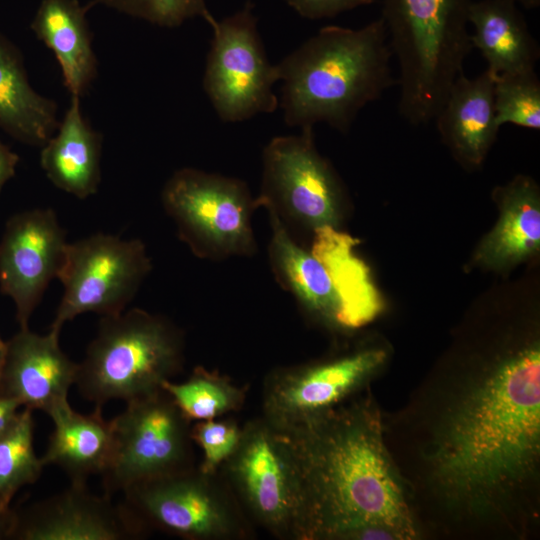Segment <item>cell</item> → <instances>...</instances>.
<instances>
[{
	"instance_id": "29",
	"label": "cell",
	"mask_w": 540,
	"mask_h": 540,
	"mask_svg": "<svg viewBox=\"0 0 540 540\" xmlns=\"http://www.w3.org/2000/svg\"><path fill=\"white\" fill-rule=\"evenodd\" d=\"M93 4L166 28L178 27L196 17L203 18L210 26L216 21L205 0H94L88 5Z\"/></svg>"
},
{
	"instance_id": "5",
	"label": "cell",
	"mask_w": 540,
	"mask_h": 540,
	"mask_svg": "<svg viewBox=\"0 0 540 540\" xmlns=\"http://www.w3.org/2000/svg\"><path fill=\"white\" fill-rule=\"evenodd\" d=\"M184 335L164 316L140 308L100 319L78 363L75 385L87 401L125 403L154 392L183 368Z\"/></svg>"
},
{
	"instance_id": "28",
	"label": "cell",
	"mask_w": 540,
	"mask_h": 540,
	"mask_svg": "<svg viewBox=\"0 0 540 540\" xmlns=\"http://www.w3.org/2000/svg\"><path fill=\"white\" fill-rule=\"evenodd\" d=\"M493 102L499 127L540 129V80L535 70L497 75Z\"/></svg>"
},
{
	"instance_id": "24",
	"label": "cell",
	"mask_w": 540,
	"mask_h": 540,
	"mask_svg": "<svg viewBox=\"0 0 540 540\" xmlns=\"http://www.w3.org/2000/svg\"><path fill=\"white\" fill-rule=\"evenodd\" d=\"M501 216L496 227L482 241L475 261L489 268H505L521 262L539 250L540 201L536 183L518 176L497 190Z\"/></svg>"
},
{
	"instance_id": "22",
	"label": "cell",
	"mask_w": 540,
	"mask_h": 540,
	"mask_svg": "<svg viewBox=\"0 0 540 540\" xmlns=\"http://www.w3.org/2000/svg\"><path fill=\"white\" fill-rule=\"evenodd\" d=\"M468 22L472 48L477 49L495 76L535 70L540 47L525 17L512 0L471 2Z\"/></svg>"
},
{
	"instance_id": "21",
	"label": "cell",
	"mask_w": 540,
	"mask_h": 540,
	"mask_svg": "<svg viewBox=\"0 0 540 540\" xmlns=\"http://www.w3.org/2000/svg\"><path fill=\"white\" fill-rule=\"evenodd\" d=\"M101 409L81 414L68 400L56 404L47 413L54 428L41 457L44 466L59 467L70 482L86 483L91 475H101L113 451L111 422L102 417Z\"/></svg>"
},
{
	"instance_id": "23",
	"label": "cell",
	"mask_w": 540,
	"mask_h": 540,
	"mask_svg": "<svg viewBox=\"0 0 540 540\" xmlns=\"http://www.w3.org/2000/svg\"><path fill=\"white\" fill-rule=\"evenodd\" d=\"M268 216L272 229L268 258L277 283L294 297L305 314L340 328V304L325 267L291 237L274 215Z\"/></svg>"
},
{
	"instance_id": "11",
	"label": "cell",
	"mask_w": 540,
	"mask_h": 540,
	"mask_svg": "<svg viewBox=\"0 0 540 540\" xmlns=\"http://www.w3.org/2000/svg\"><path fill=\"white\" fill-rule=\"evenodd\" d=\"M151 259L139 239L97 233L67 243L57 278L64 293L50 331L83 313L120 314L151 271Z\"/></svg>"
},
{
	"instance_id": "15",
	"label": "cell",
	"mask_w": 540,
	"mask_h": 540,
	"mask_svg": "<svg viewBox=\"0 0 540 540\" xmlns=\"http://www.w3.org/2000/svg\"><path fill=\"white\" fill-rule=\"evenodd\" d=\"M112 496L89 491L86 483L70 482L58 494L40 500L17 519L11 539L16 540H131L148 532Z\"/></svg>"
},
{
	"instance_id": "6",
	"label": "cell",
	"mask_w": 540,
	"mask_h": 540,
	"mask_svg": "<svg viewBox=\"0 0 540 540\" xmlns=\"http://www.w3.org/2000/svg\"><path fill=\"white\" fill-rule=\"evenodd\" d=\"M161 200L179 239L196 257L220 261L256 254L257 205L243 180L185 167L166 181Z\"/></svg>"
},
{
	"instance_id": "35",
	"label": "cell",
	"mask_w": 540,
	"mask_h": 540,
	"mask_svg": "<svg viewBox=\"0 0 540 540\" xmlns=\"http://www.w3.org/2000/svg\"><path fill=\"white\" fill-rule=\"evenodd\" d=\"M517 5L520 4L526 9H534L540 5V0H512Z\"/></svg>"
},
{
	"instance_id": "32",
	"label": "cell",
	"mask_w": 540,
	"mask_h": 540,
	"mask_svg": "<svg viewBox=\"0 0 540 540\" xmlns=\"http://www.w3.org/2000/svg\"><path fill=\"white\" fill-rule=\"evenodd\" d=\"M18 161V155L0 142V190L14 176Z\"/></svg>"
},
{
	"instance_id": "7",
	"label": "cell",
	"mask_w": 540,
	"mask_h": 540,
	"mask_svg": "<svg viewBox=\"0 0 540 540\" xmlns=\"http://www.w3.org/2000/svg\"><path fill=\"white\" fill-rule=\"evenodd\" d=\"M123 505L149 532L156 529L186 540H245L253 523L218 473L194 467L130 486Z\"/></svg>"
},
{
	"instance_id": "2",
	"label": "cell",
	"mask_w": 540,
	"mask_h": 540,
	"mask_svg": "<svg viewBox=\"0 0 540 540\" xmlns=\"http://www.w3.org/2000/svg\"><path fill=\"white\" fill-rule=\"evenodd\" d=\"M429 456L444 497L498 507L534 474L540 455V349L526 345L468 382L438 423Z\"/></svg>"
},
{
	"instance_id": "10",
	"label": "cell",
	"mask_w": 540,
	"mask_h": 540,
	"mask_svg": "<svg viewBox=\"0 0 540 540\" xmlns=\"http://www.w3.org/2000/svg\"><path fill=\"white\" fill-rule=\"evenodd\" d=\"M219 474L252 523L276 538L298 540V475L282 431L263 417L245 423L236 450Z\"/></svg>"
},
{
	"instance_id": "9",
	"label": "cell",
	"mask_w": 540,
	"mask_h": 540,
	"mask_svg": "<svg viewBox=\"0 0 540 540\" xmlns=\"http://www.w3.org/2000/svg\"><path fill=\"white\" fill-rule=\"evenodd\" d=\"M110 422L113 451L101 474L105 494L195 467L192 422L162 388L126 402Z\"/></svg>"
},
{
	"instance_id": "31",
	"label": "cell",
	"mask_w": 540,
	"mask_h": 540,
	"mask_svg": "<svg viewBox=\"0 0 540 540\" xmlns=\"http://www.w3.org/2000/svg\"><path fill=\"white\" fill-rule=\"evenodd\" d=\"M301 17L309 20L331 18L361 6L371 5L374 0H284Z\"/></svg>"
},
{
	"instance_id": "12",
	"label": "cell",
	"mask_w": 540,
	"mask_h": 540,
	"mask_svg": "<svg viewBox=\"0 0 540 540\" xmlns=\"http://www.w3.org/2000/svg\"><path fill=\"white\" fill-rule=\"evenodd\" d=\"M254 5L212 25L203 87L214 110L224 122H240L260 113H272L278 105L273 85L276 65L270 64L257 29Z\"/></svg>"
},
{
	"instance_id": "1",
	"label": "cell",
	"mask_w": 540,
	"mask_h": 540,
	"mask_svg": "<svg viewBox=\"0 0 540 540\" xmlns=\"http://www.w3.org/2000/svg\"><path fill=\"white\" fill-rule=\"evenodd\" d=\"M280 431L298 475V540L416 538L407 495L371 400L351 398Z\"/></svg>"
},
{
	"instance_id": "18",
	"label": "cell",
	"mask_w": 540,
	"mask_h": 540,
	"mask_svg": "<svg viewBox=\"0 0 540 540\" xmlns=\"http://www.w3.org/2000/svg\"><path fill=\"white\" fill-rule=\"evenodd\" d=\"M41 147V167L57 188L80 199L97 192L102 137L84 118L80 97L71 96L56 132Z\"/></svg>"
},
{
	"instance_id": "27",
	"label": "cell",
	"mask_w": 540,
	"mask_h": 540,
	"mask_svg": "<svg viewBox=\"0 0 540 540\" xmlns=\"http://www.w3.org/2000/svg\"><path fill=\"white\" fill-rule=\"evenodd\" d=\"M43 467L34 449L33 410L24 408L0 433V511L20 488L38 480Z\"/></svg>"
},
{
	"instance_id": "34",
	"label": "cell",
	"mask_w": 540,
	"mask_h": 540,
	"mask_svg": "<svg viewBox=\"0 0 540 540\" xmlns=\"http://www.w3.org/2000/svg\"><path fill=\"white\" fill-rule=\"evenodd\" d=\"M17 519V511L11 507L0 511V540L11 539Z\"/></svg>"
},
{
	"instance_id": "14",
	"label": "cell",
	"mask_w": 540,
	"mask_h": 540,
	"mask_svg": "<svg viewBox=\"0 0 540 540\" xmlns=\"http://www.w3.org/2000/svg\"><path fill=\"white\" fill-rule=\"evenodd\" d=\"M67 246L65 231L55 212L33 209L13 215L0 241V290L16 307L20 328L57 278Z\"/></svg>"
},
{
	"instance_id": "26",
	"label": "cell",
	"mask_w": 540,
	"mask_h": 540,
	"mask_svg": "<svg viewBox=\"0 0 540 540\" xmlns=\"http://www.w3.org/2000/svg\"><path fill=\"white\" fill-rule=\"evenodd\" d=\"M161 388L191 422L221 418L239 411L247 398L246 386L226 375L196 366L182 382L164 381Z\"/></svg>"
},
{
	"instance_id": "4",
	"label": "cell",
	"mask_w": 540,
	"mask_h": 540,
	"mask_svg": "<svg viewBox=\"0 0 540 540\" xmlns=\"http://www.w3.org/2000/svg\"><path fill=\"white\" fill-rule=\"evenodd\" d=\"M471 0H383L399 76L398 111L409 124L435 119L473 49L468 31Z\"/></svg>"
},
{
	"instance_id": "25",
	"label": "cell",
	"mask_w": 540,
	"mask_h": 540,
	"mask_svg": "<svg viewBox=\"0 0 540 540\" xmlns=\"http://www.w3.org/2000/svg\"><path fill=\"white\" fill-rule=\"evenodd\" d=\"M58 125L56 103L31 86L20 51L0 33V129L23 143L43 146Z\"/></svg>"
},
{
	"instance_id": "3",
	"label": "cell",
	"mask_w": 540,
	"mask_h": 540,
	"mask_svg": "<svg viewBox=\"0 0 540 540\" xmlns=\"http://www.w3.org/2000/svg\"><path fill=\"white\" fill-rule=\"evenodd\" d=\"M382 18L358 28L322 27L276 65L291 127L323 122L346 133L358 113L397 84Z\"/></svg>"
},
{
	"instance_id": "13",
	"label": "cell",
	"mask_w": 540,
	"mask_h": 540,
	"mask_svg": "<svg viewBox=\"0 0 540 540\" xmlns=\"http://www.w3.org/2000/svg\"><path fill=\"white\" fill-rule=\"evenodd\" d=\"M387 352L361 347L338 356L277 367L265 377L263 418L279 430L303 424L350 400L382 367Z\"/></svg>"
},
{
	"instance_id": "36",
	"label": "cell",
	"mask_w": 540,
	"mask_h": 540,
	"mask_svg": "<svg viewBox=\"0 0 540 540\" xmlns=\"http://www.w3.org/2000/svg\"><path fill=\"white\" fill-rule=\"evenodd\" d=\"M6 354V342L2 340L0 336V379L3 370L4 360Z\"/></svg>"
},
{
	"instance_id": "20",
	"label": "cell",
	"mask_w": 540,
	"mask_h": 540,
	"mask_svg": "<svg viewBox=\"0 0 540 540\" xmlns=\"http://www.w3.org/2000/svg\"><path fill=\"white\" fill-rule=\"evenodd\" d=\"M89 8L78 0H42L31 22L35 36L54 53L71 96H83L97 76Z\"/></svg>"
},
{
	"instance_id": "33",
	"label": "cell",
	"mask_w": 540,
	"mask_h": 540,
	"mask_svg": "<svg viewBox=\"0 0 540 540\" xmlns=\"http://www.w3.org/2000/svg\"><path fill=\"white\" fill-rule=\"evenodd\" d=\"M21 405L11 397L0 395V433L13 421Z\"/></svg>"
},
{
	"instance_id": "30",
	"label": "cell",
	"mask_w": 540,
	"mask_h": 540,
	"mask_svg": "<svg viewBox=\"0 0 540 540\" xmlns=\"http://www.w3.org/2000/svg\"><path fill=\"white\" fill-rule=\"evenodd\" d=\"M191 438L202 451L198 469L208 475L219 473L222 465L236 450L242 426L230 418L196 421L191 425Z\"/></svg>"
},
{
	"instance_id": "17",
	"label": "cell",
	"mask_w": 540,
	"mask_h": 540,
	"mask_svg": "<svg viewBox=\"0 0 540 540\" xmlns=\"http://www.w3.org/2000/svg\"><path fill=\"white\" fill-rule=\"evenodd\" d=\"M495 77L488 69L474 78L461 74L434 119L443 141L471 166L481 164L500 128L493 102Z\"/></svg>"
},
{
	"instance_id": "19",
	"label": "cell",
	"mask_w": 540,
	"mask_h": 540,
	"mask_svg": "<svg viewBox=\"0 0 540 540\" xmlns=\"http://www.w3.org/2000/svg\"><path fill=\"white\" fill-rule=\"evenodd\" d=\"M360 241L332 226L317 228L311 253L325 267L340 304L339 327L356 329L372 321L382 310L381 297L367 265L356 256Z\"/></svg>"
},
{
	"instance_id": "16",
	"label": "cell",
	"mask_w": 540,
	"mask_h": 540,
	"mask_svg": "<svg viewBox=\"0 0 540 540\" xmlns=\"http://www.w3.org/2000/svg\"><path fill=\"white\" fill-rule=\"evenodd\" d=\"M77 372L78 363L61 349L59 334L49 331L40 335L29 327L20 328L6 342L0 395L47 414L56 404L68 400Z\"/></svg>"
},
{
	"instance_id": "8",
	"label": "cell",
	"mask_w": 540,
	"mask_h": 540,
	"mask_svg": "<svg viewBox=\"0 0 540 540\" xmlns=\"http://www.w3.org/2000/svg\"><path fill=\"white\" fill-rule=\"evenodd\" d=\"M298 135L276 136L264 147L257 208L274 215L295 238L300 230L338 228L343 190L337 175L314 144L313 127Z\"/></svg>"
}]
</instances>
